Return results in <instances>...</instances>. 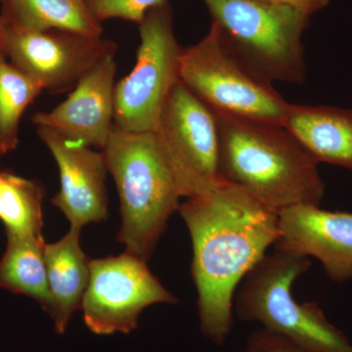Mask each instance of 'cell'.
Wrapping results in <instances>:
<instances>
[{"label":"cell","mask_w":352,"mask_h":352,"mask_svg":"<svg viewBox=\"0 0 352 352\" xmlns=\"http://www.w3.org/2000/svg\"><path fill=\"white\" fill-rule=\"evenodd\" d=\"M311 266L305 256L276 250L245 277L234 298L238 317L258 322L308 352H352V344L315 302H298L292 287Z\"/></svg>","instance_id":"277c9868"},{"label":"cell","mask_w":352,"mask_h":352,"mask_svg":"<svg viewBox=\"0 0 352 352\" xmlns=\"http://www.w3.org/2000/svg\"><path fill=\"white\" fill-rule=\"evenodd\" d=\"M6 27L7 60L50 94L71 92L95 65L118 50L102 36Z\"/></svg>","instance_id":"30bf717a"},{"label":"cell","mask_w":352,"mask_h":352,"mask_svg":"<svg viewBox=\"0 0 352 352\" xmlns=\"http://www.w3.org/2000/svg\"><path fill=\"white\" fill-rule=\"evenodd\" d=\"M224 43L265 82L300 85L307 76L302 34L310 16L256 0H203Z\"/></svg>","instance_id":"5b68a950"},{"label":"cell","mask_w":352,"mask_h":352,"mask_svg":"<svg viewBox=\"0 0 352 352\" xmlns=\"http://www.w3.org/2000/svg\"><path fill=\"white\" fill-rule=\"evenodd\" d=\"M310 157L352 171V110L289 105L284 124Z\"/></svg>","instance_id":"5bb4252c"},{"label":"cell","mask_w":352,"mask_h":352,"mask_svg":"<svg viewBox=\"0 0 352 352\" xmlns=\"http://www.w3.org/2000/svg\"><path fill=\"white\" fill-rule=\"evenodd\" d=\"M272 6H289L308 16L314 15L328 6L331 0H256Z\"/></svg>","instance_id":"7402d4cb"},{"label":"cell","mask_w":352,"mask_h":352,"mask_svg":"<svg viewBox=\"0 0 352 352\" xmlns=\"http://www.w3.org/2000/svg\"><path fill=\"white\" fill-rule=\"evenodd\" d=\"M80 229L71 228L53 244H45L46 272L50 294L47 314L55 331L64 333L76 310L82 308L90 278V261L80 243Z\"/></svg>","instance_id":"9a60e30c"},{"label":"cell","mask_w":352,"mask_h":352,"mask_svg":"<svg viewBox=\"0 0 352 352\" xmlns=\"http://www.w3.org/2000/svg\"><path fill=\"white\" fill-rule=\"evenodd\" d=\"M6 27L4 21L2 19L1 14H0V63L7 61L6 51Z\"/></svg>","instance_id":"603a6c76"},{"label":"cell","mask_w":352,"mask_h":352,"mask_svg":"<svg viewBox=\"0 0 352 352\" xmlns=\"http://www.w3.org/2000/svg\"><path fill=\"white\" fill-rule=\"evenodd\" d=\"M116 75V54H110L83 76L66 100L48 112L34 113L32 124L71 142L104 150L113 126Z\"/></svg>","instance_id":"8fae6325"},{"label":"cell","mask_w":352,"mask_h":352,"mask_svg":"<svg viewBox=\"0 0 352 352\" xmlns=\"http://www.w3.org/2000/svg\"><path fill=\"white\" fill-rule=\"evenodd\" d=\"M275 249L318 259L338 283L352 280V212L298 205L278 212Z\"/></svg>","instance_id":"4fadbf2b"},{"label":"cell","mask_w":352,"mask_h":352,"mask_svg":"<svg viewBox=\"0 0 352 352\" xmlns=\"http://www.w3.org/2000/svg\"><path fill=\"white\" fill-rule=\"evenodd\" d=\"M46 190L36 179L4 170L0 185V220L6 232L23 237H43V203Z\"/></svg>","instance_id":"ac0fdd59"},{"label":"cell","mask_w":352,"mask_h":352,"mask_svg":"<svg viewBox=\"0 0 352 352\" xmlns=\"http://www.w3.org/2000/svg\"><path fill=\"white\" fill-rule=\"evenodd\" d=\"M103 152L120 195L118 240L126 252L148 261L180 206L175 176L154 131H126L113 124Z\"/></svg>","instance_id":"3957f363"},{"label":"cell","mask_w":352,"mask_h":352,"mask_svg":"<svg viewBox=\"0 0 352 352\" xmlns=\"http://www.w3.org/2000/svg\"><path fill=\"white\" fill-rule=\"evenodd\" d=\"M214 113L222 182L243 190L276 214L293 206H320L325 183L318 164L288 129Z\"/></svg>","instance_id":"7a4b0ae2"},{"label":"cell","mask_w":352,"mask_h":352,"mask_svg":"<svg viewBox=\"0 0 352 352\" xmlns=\"http://www.w3.org/2000/svg\"><path fill=\"white\" fill-rule=\"evenodd\" d=\"M139 34L135 66L116 85L113 124L126 131L153 132L171 88L180 80L183 48L168 0L147 13Z\"/></svg>","instance_id":"52a82bcc"},{"label":"cell","mask_w":352,"mask_h":352,"mask_svg":"<svg viewBox=\"0 0 352 352\" xmlns=\"http://www.w3.org/2000/svg\"><path fill=\"white\" fill-rule=\"evenodd\" d=\"M154 133L182 197L201 195L222 182L217 118L182 80L171 88Z\"/></svg>","instance_id":"ba28073f"},{"label":"cell","mask_w":352,"mask_h":352,"mask_svg":"<svg viewBox=\"0 0 352 352\" xmlns=\"http://www.w3.org/2000/svg\"><path fill=\"white\" fill-rule=\"evenodd\" d=\"M43 91L36 80L8 60L0 63V157L17 149L23 115Z\"/></svg>","instance_id":"d6986e66"},{"label":"cell","mask_w":352,"mask_h":352,"mask_svg":"<svg viewBox=\"0 0 352 352\" xmlns=\"http://www.w3.org/2000/svg\"><path fill=\"white\" fill-rule=\"evenodd\" d=\"M242 352H249L247 351V349H245V351H243Z\"/></svg>","instance_id":"d4e9b609"},{"label":"cell","mask_w":352,"mask_h":352,"mask_svg":"<svg viewBox=\"0 0 352 352\" xmlns=\"http://www.w3.org/2000/svg\"><path fill=\"white\" fill-rule=\"evenodd\" d=\"M245 349L249 352H308L283 336L265 328L258 329L249 336Z\"/></svg>","instance_id":"44dd1931"},{"label":"cell","mask_w":352,"mask_h":352,"mask_svg":"<svg viewBox=\"0 0 352 352\" xmlns=\"http://www.w3.org/2000/svg\"><path fill=\"white\" fill-rule=\"evenodd\" d=\"M177 302L147 266V261L124 252L91 259L82 309L85 325L96 335L127 333L138 327L146 307Z\"/></svg>","instance_id":"9c48e42d"},{"label":"cell","mask_w":352,"mask_h":352,"mask_svg":"<svg viewBox=\"0 0 352 352\" xmlns=\"http://www.w3.org/2000/svg\"><path fill=\"white\" fill-rule=\"evenodd\" d=\"M179 78L214 112L284 126L291 104L233 54L214 22L205 38L183 48Z\"/></svg>","instance_id":"8992f818"},{"label":"cell","mask_w":352,"mask_h":352,"mask_svg":"<svg viewBox=\"0 0 352 352\" xmlns=\"http://www.w3.org/2000/svg\"><path fill=\"white\" fill-rule=\"evenodd\" d=\"M7 245L0 259V289L34 298L46 312L50 294L43 238L23 237L6 232Z\"/></svg>","instance_id":"e0dca14e"},{"label":"cell","mask_w":352,"mask_h":352,"mask_svg":"<svg viewBox=\"0 0 352 352\" xmlns=\"http://www.w3.org/2000/svg\"><path fill=\"white\" fill-rule=\"evenodd\" d=\"M36 133L59 168L60 191L51 203L63 212L71 228L80 230L88 223L107 219L108 168L103 150L71 142L45 127H36Z\"/></svg>","instance_id":"7c38bea8"},{"label":"cell","mask_w":352,"mask_h":352,"mask_svg":"<svg viewBox=\"0 0 352 352\" xmlns=\"http://www.w3.org/2000/svg\"><path fill=\"white\" fill-rule=\"evenodd\" d=\"M1 17L6 25L31 31L58 30L102 36L83 0H1Z\"/></svg>","instance_id":"2e32d148"},{"label":"cell","mask_w":352,"mask_h":352,"mask_svg":"<svg viewBox=\"0 0 352 352\" xmlns=\"http://www.w3.org/2000/svg\"><path fill=\"white\" fill-rule=\"evenodd\" d=\"M4 171H0V185H1L2 180H3Z\"/></svg>","instance_id":"cb8c5ba5"},{"label":"cell","mask_w":352,"mask_h":352,"mask_svg":"<svg viewBox=\"0 0 352 352\" xmlns=\"http://www.w3.org/2000/svg\"><path fill=\"white\" fill-rule=\"evenodd\" d=\"M178 212L191 236L201 332L222 346L232 331L237 289L279 238L278 214L223 182Z\"/></svg>","instance_id":"6da1fadb"},{"label":"cell","mask_w":352,"mask_h":352,"mask_svg":"<svg viewBox=\"0 0 352 352\" xmlns=\"http://www.w3.org/2000/svg\"><path fill=\"white\" fill-rule=\"evenodd\" d=\"M166 0H83L97 22L122 19L141 24L152 8Z\"/></svg>","instance_id":"ffe728a7"}]
</instances>
